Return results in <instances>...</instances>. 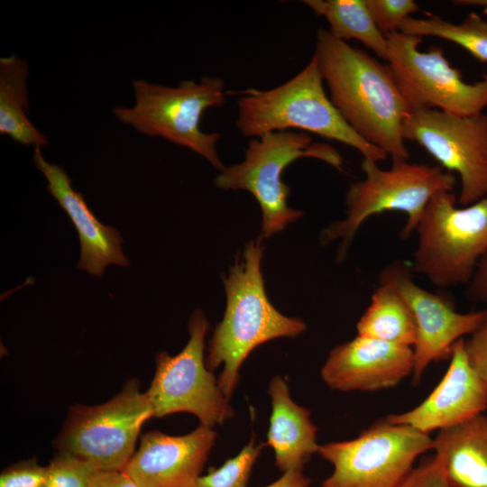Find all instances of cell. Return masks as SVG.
Segmentation results:
<instances>
[{"label":"cell","mask_w":487,"mask_h":487,"mask_svg":"<svg viewBox=\"0 0 487 487\" xmlns=\"http://www.w3.org/2000/svg\"><path fill=\"white\" fill-rule=\"evenodd\" d=\"M468 362L487 390V317L481 326L464 339Z\"/></svg>","instance_id":"cell-28"},{"label":"cell","mask_w":487,"mask_h":487,"mask_svg":"<svg viewBox=\"0 0 487 487\" xmlns=\"http://www.w3.org/2000/svg\"><path fill=\"white\" fill-rule=\"evenodd\" d=\"M364 179L352 183L345 194L346 216L325 228L321 243L341 240L337 259L345 255L362 224L370 216L396 210L407 215L400 233L408 238L418 225L423 212L433 196L441 191H453L455 178L438 166L410 163L407 160L392 161L391 168L382 170L378 162L363 159Z\"/></svg>","instance_id":"cell-4"},{"label":"cell","mask_w":487,"mask_h":487,"mask_svg":"<svg viewBox=\"0 0 487 487\" xmlns=\"http://www.w3.org/2000/svg\"><path fill=\"white\" fill-rule=\"evenodd\" d=\"M310 478L306 476L302 470H289L282 476L264 487H309Z\"/></svg>","instance_id":"cell-32"},{"label":"cell","mask_w":487,"mask_h":487,"mask_svg":"<svg viewBox=\"0 0 487 487\" xmlns=\"http://www.w3.org/2000/svg\"><path fill=\"white\" fill-rule=\"evenodd\" d=\"M153 410L136 379L127 381L119 393L99 405L69 408L53 441L60 453L78 457L101 472H122L135 452V444Z\"/></svg>","instance_id":"cell-8"},{"label":"cell","mask_w":487,"mask_h":487,"mask_svg":"<svg viewBox=\"0 0 487 487\" xmlns=\"http://www.w3.org/2000/svg\"><path fill=\"white\" fill-rule=\"evenodd\" d=\"M271 414L267 444L275 454V464L282 473L303 470L311 455L318 452L317 428L310 418V410L295 403L285 380L274 376L269 385Z\"/></svg>","instance_id":"cell-18"},{"label":"cell","mask_w":487,"mask_h":487,"mask_svg":"<svg viewBox=\"0 0 487 487\" xmlns=\"http://www.w3.org/2000/svg\"><path fill=\"white\" fill-rule=\"evenodd\" d=\"M432 445L429 434L380 419L354 439L319 446L334 468L322 487H400Z\"/></svg>","instance_id":"cell-9"},{"label":"cell","mask_w":487,"mask_h":487,"mask_svg":"<svg viewBox=\"0 0 487 487\" xmlns=\"http://www.w3.org/2000/svg\"><path fill=\"white\" fill-rule=\"evenodd\" d=\"M453 4L461 6H474L482 8L483 13L487 15V0H455Z\"/></svg>","instance_id":"cell-33"},{"label":"cell","mask_w":487,"mask_h":487,"mask_svg":"<svg viewBox=\"0 0 487 487\" xmlns=\"http://www.w3.org/2000/svg\"><path fill=\"white\" fill-rule=\"evenodd\" d=\"M486 409L487 390L470 365L461 338L454 344L448 369L433 391L415 408L385 418L429 434L483 414Z\"/></svg>","instance_id":"cell-16"},{"label":"cell","mask_w":487,"mask_h":487,"mask_svg":"<svg viewBox=\"0 0 487 487\" xmlns=\"http://www.w3.org/2000/svg\"><path fill=\"white\" fill-rule=\"evenodd\" d=\"M357 335L413 347L416 326L412 313L400 293L389 285L380 284L371 303L360 317Z\"/></svg>","instance_id":"cell-21"},{"label":"cell","mask_w":487,"mask_h":487,"mask_svg":"<svg viewBox=\"0 0 487 487\" xmlns=\"http://www.w3.org/2000/svg\"><path fill=\"white\" fill-rule=\"evenodd\" d=\"M32 160L47 180V191L58 201L78 231L81 253L77 268L101 276L110 264L128 266V259L122 251L120 233L96 218L81 193L72 188L65 170L48 162L41 148H34Z\"/></svg>","instance_id":"cell-17"},{"label":"cell","mask_w":487,"mask_h":487,"mask_svg":"<svg viewBox=\"0 0 487 487\" xmlns=\"http://www.w3.org/2000/svg\"><path fill=\"white\" fill-rule=\"evenodd\" d=\"M262 240L249 242L224 278L225 311L208 343L207 368L213 372L224 365L217 380L228 400L242 363L255 347L279 337H296L307 329L302 319L284 316L270 302L261 271Z\"/></svg>","instance_id":"cell-2"},{"label":"cell","mask_w":487,"mask_h":487,"mask_svg":"<svg viewBox=\"0 0 487 487\" xmlns=\"http://www.w3.org/2000/svg\"><path fill=\"white\" fill-rule=\"evenodd\" d=\"M366 3L377 27L385 36L398 32L402 22L419 10L413 0H366Z\"/></svg>","instance_id":"cell-26"},{"label":"cell","mask_w":487,"mask_h":487,"mask_svg":"<svg viewBox=\"0 0 487 487\" xmlns=\"http://www.w3.org/2000/svg\"><path fill=\"white\" fill-rule=\"evenodd\" d=\"M90 487H138L123 472L97 471L93 477Z\"/></svg>","instance_id":"cell-31"},{"label":"cell","mask_w":487,"mask_h":487,"mask_svg":"<svg viewBox=\"0 0 487 487\" xmlns=\"http://www.w3.org/2000/svg\"><path fill=\"white\" fill-rule=\"evenodd\" d=\"M96 472L87 462L58 452L46 466L44 487H90Z\"/></svg>","instance_id":"cell-25"},{"label":"cell","mask_w":487,"mask_h":487,"mask_svg":"<svg viewBox=\"0 0 487 487\" xmlns=\"http://www.w3.org/2000/svg\"><path fill=\"white\" fill-rule=\"evenodd\" d=\"M45 470L36 458L17 462L2 471L0 487H44Z\"/></svg>","instance_id":"cell-27"},{"label":"cell","mask_w":487,"mask_h":487,"mask_svg":"<svg viewBox=\"0 0 487 487\" xmlns=\"http://www.w3.org/2000/svg\"><path fill=\"white\" fill-rule=\"evenodd\" d=\"M413 348L357 335L334 347L321 368L324 382L339 391H375L412 375Z\"/></svg>","instance_id":"cell-15"},{"label":"cell","mask_w":487,"mask_h":487,"mask_svg":"<svg viewBox=\"0 0 487 487\" xmlns=\"http://www.w3.org/2000/svg\"><path fill=\"white\" fill-rule=\"evenodd\" d=\"M29 66L15 54L0 59V133L25 146L41 148L48 137L27 116Z\"/></svg>","instance_id":"cell-20"},{"label":"cell","mask_w":487,"mask_h":487,"mask_svg":"<svg viewBox=\"0 0 487 487\" xmlns=\"http://www.w3.org/2000/svg\"><path fill=\"white\" fill-rule=\"evenodd\" d=\"M307 157L324 161L342 170V157L331 145L313 142L304 132L278 131L251 139L244 161L221 170L215 184L222 189L251 193L262 210L260 238H270L303 215L289 207L290 190L281 176L290 163Z\"/></svg>","instance_id":"cell-6"},{"label":"cell","mask_w":487,"mask_h":487,"mask_svg":"<svg viewBox=\"0 0 487 487\" xmlns=\"http://www.w3.org/2000/svg\"><path fill=\"white\" fill-rule=\"evenodd\" d=\"M135 103L132 107L113 109L117 120L151 137H162L186 147L223 170L216 145L219 133L200 128L203 113L225 105L227 92L218 77H203L199 81L184 80L178 87L154 84L143 79L133 82Z\"/></svg>","instance_id":"cell-5"},{"label":"cell","mask_w":487,"mask_h":487,"mask_svg":"<svg viewBox=\"0 0 487 487\" xmlns=\"http://www.w3.org/2000/svg\"><path fill=\"white\" fill-rule=\"evenodd\" d=\"M263 444H255L253 438L234 457L226 460L218 468H211L200 476L196 487H246L253 467Z\"/></svg>","instance_id":"cell-24"},{"label":"cell","mask_w":487,"mask_h":487,"mask_svg":"<svg viewBox=\"0 0 487 487\" xmlns=\"http://www.w3.org/2000/svg\"><path fill=\"white\" fill-rule=\"evenodd\" d=\"M317 15L329 24V32L338 40H356L387 60L388 41L377 27L366 0H305Z\"/></svg>","instance_id":"cell-22"},{"label":"cell","mask_w":487,"mask_h":487,"mask_svg":"<svg viewBox=\"0 0 487 487\" xmlns=\"http://www.w3.org/2000/svg\"><path fill=\"white\" fill-rule=\"evenodd\" d=\"M387 62L395 84L414 109H436L457 115H473L487 107V75L468 83L438 46L421 51V36L395 32L386 36Z\"/></svg>","instance_id":"cell-10"},{"label":"cell","mask_w":487,"mask_h":487,"mask_svg":"<svg viewBox=\"0 0 487 487\" xmlns=\"http://www.w3.org/2000/svg\"><path fill=\"white\" fill-rule=\"evenodd\" d=\"M399 31L453 42L479 61L487 62V20L475 12L468 14L459 23L432 14L423 18L410 16L402 22Z\"/></svg>","instance_id":"cell-23"},{"label":"cell","mask_w":487,"mask_h":487,"mask_svg":"<svg viewBox=\"0 0 487 487\" xmlns=\"http://www.w3.org/2000/svg\"><path fill=\"white\" fill-rule=\"evenodd\" d=\"M465 292L470 299L487 303V254L479 262Z\"/></svg>","instance_id":"cell-30"},{"label":"cell","mask_w":487,"mask_h":487,"mask_svg":"<svg viewBox=\"0 0 487 487\" xmlns=\"http://www.w3.org/2000/svg\"><path fill=\"white\" fill-rule=\"evenodd\" d=\"M432 450L452 487H487V417L440 430Z\"/></svg>","instance_id":"cell-19"},{"label":"cell","mask_w":487,"mask_h":487,"mask_svg":"<svg viewBox=\"0 0 487 487\" xmlns=\"http://www.w3.org/2000/svg\"><path fill=\"white\" fill-rule=\"evenodd\" d=\"M402 135L422 146L444 168L458 173L459 205L468 206L487 196V115L414 109L403 122Z\"/></svg>","instance_id":"cell-12"},{"label":"cell","mask_w":487,"mask_h":487,"mask_svg":"<svg viewBox=\"0 0 487 487\" xmlns=\"http://www.w3.org/2000/svg\"><path fill=\"white\" fill-rule=\"evenodd\" d=\"M216 438L200 424L183 436L147 432L122 472L138 487H196Z\"/></svg>","instance_id":"cell-14"},{"label":"cell","mask_w":487,"mask_h":487,"mask_svg":"<svg viewBox=\"0 0 487 487\" xmlns=\"http://www.w3.org/2000/svg\"><path fill=\"white\" fill-rule=\"evenodd\" d=\"M379 283L395 289L409 306L416 326L412 381L418 384L433 362L450 358L454 344L473 334L487 317V309L458 312L451 301L418 286L411 269L400 260L379 273Z\"/></svg>","instance_id":"cell-13"},{"label":"cell","mask_w":487,"mask_h":487,"mask_svg":"<svg viewBox=\"0 0 487 487\" xmlns=\"http://www.w3.org/2000/svg\"><path fill=\"white\" fill-rule=\"evenodd\" d=\"M400 487H452L436 457L423 460L412 469Z\"/></svg>","instance_id":"cell-29"},{"label":"cell","mask_w":487,"mask_h":487,"mask_svg":"<svg viewBox=\"0 0 487 487\" xmlns=\"http://www.w3.org/2000/svg\"><path fill=\"white\" fill-rule=\"evenodd\" d=\"M453 191L431 198L416 228L411 270L440 288L467 285L487 254V196L458 207Z\"/></svg>","instance_id":"cell-7"},{"label":"cell","mask_w":487,"mask_h":487,"mask_svg":"<svg viewBox=\"0 0 487 487\" xmlns=\"http://www.w3.org/2000/svg\"><path fill=\"white\" fill-rule=\"evenodd\" d=\"M208 322L197 309L188 323L189 339L176 355L161 352L156 355V370L146 392L153 418L178 412L195 415L199 424L213 428L234 415L229 400L209 371L204 359Z\"/></svg>","instance_id":"cell-11"},{"label":"cell","mask_w":487,"mask_h":487,"mask_svg":"<svg viewBox=\"0 0 487 487\" xmlns=\"http://www.w3.org/2000/svg\"><path fill=\"white\" fill-rule=\"evenodd\" d=\"M235 125L242 135L259 137L299 129L348 145L363 159L376 162L388 155L359 136L343 119L326 95L318 62L313 54L297 75L267 90H249L237 100Z\"/></svg>","instance_id":"cell-3"},{"label":"cell","mask_w":487,"mask_h":487,"mask_svg":"<svg viewBox=\"0 0 487 487\" xmlns=\"http://www.w3.org/2000/svg\"><path fill=\"white\" fill-rule=\"evenodd\" d=\"M314 55L329 98L345 123L392 161L408 160L402 125L410 109L388 65L324 28L317 32Z\"/></svg>","instance_id":"cell-1"}]
</instances>
